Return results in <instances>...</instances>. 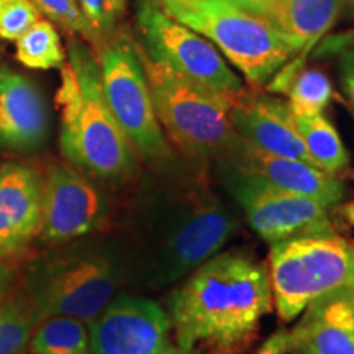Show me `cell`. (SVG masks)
Here are the masks:
<instances>
[{"mask_svg":"<svg viewBox=\"0 0 354 354\" xmlns=\"http://www.w3.org/2000/svg\"><path fill=\"white\" fill-rule=\"evenodd\" d=\"M272 307L268 266L241 251H220L172 292L167 315L179 346L240 354Z\"/></svg>","mask_w":354,"mask_h":354,"instance_id":"cell-1","label":"cell"},{"mask_svg":"<svg viewBox=\"0 0 354 354\" xmlns=\"http://www.w3.org/2000/svg\"><path fill=\"white\" fill-rule=\"evenodd\" d=\"M177 162L169 158L154 212L149 281L165 287L187 277L198 266L218 254L236 234V215L212 187L198 159Z\"/></svg>","mask_w":354,"mask_h":354,"instance_id":"cell-2","label":"cell"},{"mask_svg":"<svg viewBox=\"0 0 354 354\" xmlns=\"http://www.w3.org/2000/svg\"><path fill=\"white\" fill-rule=\"evenodd\" d=\"M56 102L59 149L69 165L110 183L135 174L136 151L105 100L99 63L84 39L73 38L68 44Z\"/></svg>","mask_w":354,"mask_h":354,"instance_id":"cell-3","label":"cell"},{"mask_svg":"<svg viewBox=\"0 0 354 354\" xmlns=\"http://www.w3.org/2000/svg\"><path fill=\"white\" fill-rule=\"evenodd\" d=\"M138 51L154 112L166 138L187 158L220 159L238 138L230 120L234 95L220 94L183 77L166 64L151 59L140 43Z\"/></svg>","mask_w":354,"mask_h":354,"instance_id":"cell-4","label":"cell"},{"mask_svg":"<svg viewBox=\"0 0 354 354\" xmlns=\"http://www.w3.org/2000/svg\"><path fill=\"white\" fill-rule=\"evenodd\" d=\"M122 266L109 248L76 245L37 261L26 279L39 318L71 317L91 323L115 297Z\"/></svg>","mask_w":354,"mask_h":354,"instance_id":"cell-5","label":"cell"},{"mask_svg":"<svg viewBox=\"0 0 354 354\" xmlns=\"http://www.w3.org/2000/svg\"><path fill=\"white\" fill-rule=\"evenodd\" d=\"M161 6L209 39L253 86L271 81L295 55L268 21L221 0H162Z\"/></svg>","mask_w":354,"mask_h":354,"instance_id":"cell-6","label":"cell"},{"mask_svg":"<svg viewBox=\"0 0 354 354\" xmlns=\"http://www.w3.org/2000/svg\"><path fill=\"white\" fill-rule=\"evenodd\" d=\"M274 307L292 322L317 299L354 289V243L338 234H308L269 245Z\"/></svg>","mask_w":354,"mask_h":354,"instance_id":"cell-7","label":"cell"},{"mask_svg":"<svg viewBox=\"0 0 354 354\" xmlns=\"http://www.w3.org/2000/svg\"><path fill=\"white\" fill-rule=\"evenodd\" d=\"M92 50L99 63L105 100L136 154L153 161L169 156L167 138L154 112L138 41L120 25Z\"/></svg>","mask_w":354,"mask_h":354,"instance_id":"cell-8","label":"cell"},{"mask_svg":"<svg viewBox=\"0 0 354 354\" xmlns=\"http://www.w3.org/2000/svg\"><path fill=\"white\" fill-rule=\"evenodd\" d=\"M136 28L146 55L183 77L225 95H238L245 88L214 44L169 15L159 0H140Z\"/></svg>","mask_w":354,"mask_h":354,"instance_id":"cell-9","label":"cell"},{"mask_svg":"<svg viewBox=\"0 0 354 354\" xmlns=\"http://www.w3.org/2000/svg\"><path fill=\"white\" fill-rule=\"evenodd\" d=\"M218 176L248 225L269 245L308 234L336 233L330 210L312 198L279 189L223 159H218Z\"/></svg>","mask_w":354,"mask_h":354,"instance_id":"cell-10","label":"cell"},{"mask_svg":"<svg viewBox=\"0 0 354 354\" xmlns=\"http://www.w3.org/2000/svg\"><path fill=\"white\" fill-rule=\"evenodd\" d=\"M165 308L146 297L120 294L88 323L94 354H159L171 343Z\"/></svg>","mask_w":354,"mask_h":354,"instance_id":"cell-11","label":"cell"},{"mask_svg":"<svg viewBox=\"0 0 354 354\" xmlns=\"http://www.w3.org/2000/svg\"><path fill=\"white\" fill-rule=\"evenodd\" d=\"M105 216V198L86 172L73 165L50 167L43 177V210L39 236L64 245L86 236Z\"/></svg>","mask_w":354,"mask_h":354,"instance_id":"cell-12","label":"cell"},{"mask_svg":"<svg viewBox=\"0 0 354 354\" xmlns=\"http://www.w3.org/2000/svg\"><path fill=\"white\" fill-rule=\"evenodd\" d=\"M51 131L50 109L32 79L0 64V151L32 154L44 148Z\"/></svg>","mask_w":354,"mask_h":354,"instance_id":"cell-13","label":"cell"},{"mask_svg":"<svg viewBox=\"0 0 354 354\" xmlns=\"http://www.w3.org/2000/svg\"><path fill=\"white\" fill-rule=\"evenodd\" d=\"M220 159L279 189L312 198L328 210L339 205L344 197V184L338 176L299 159L266 153L240 136Z\"/></svg>","mask_w":354,"mask_h":354,"instance_id":"cell-14","label":"cell"},{"mask_svg":"<svg viewBox=\"0 0 354 354\" xmlns=\"http://www.w3.org/2000/svg\"><path fill=\"white\" fill-rule=\"evenodd\" d=\"M230 120L236 135L256 148L312 165L286 100L243 88L234 95Z\"/></svg>","mask_w":354,"mask_h":354,"instance_id":"cell-15","label":"cell"},{"mask_svg":"<svg viewBox=\"0 0 354 354\" xmlns=\"http://www.w3.org/2000/svg\"><path fill=\"white\" fill-rule=\"evenodd\" d=\"M43 177L33 167L0 166V261L20 256L39 236Z\"/></svg>","mask_w":354,"mask_h":354,"instance_id":"cell-16","label":"cell"},{"mask_svg":"<svg viewBox=\"0 0 354 354\" xmlns=\"http://www.w3.org/2000/svg\"><path fill=\"white\" fill-rule=\"evenodd\" d=\"M344 0H272L254 15L268 21L282 38L290 44L292 50L302 53L294 61V66H284L277 71L271 91L286 92L290 79L300 71L304 57L310 48L335 25Z\"/></svg>","mask_w":354,"mask_h":354,"instance_id":"cell-17","label":"cell"},{"mask_svg":"<svg viewBox=\"0 0 354 354\" xmlns=\"http://www.w3.org/2000/svg\"><path fill=\"white\" fill-rule=\"evenodd\" d=\"M290 335L292 351L354 354V289L331 292L310 304Z\"/></svg>","mask_w":354,"mask_h":354,"instance_id":"cell-18","label":"cell"},{"mask_svg":"<svg viewBox=\"0 0 354 354\" xmlns=\"http://www.w3.org/2000/svg\"><path fill=\"white\" fill-rule=\"evenodd\" d=\"M292 115L312 165L331 176L343 174L349 166V154L328 118L323 113Z\"/></svg>","mask_w":354,"mask_h":354,"instance_id":"cell-19","label":"cell"},{"mask_svg":"<svg viewBox=\"0 0 354 354\" xmlns=\"http://www.w3.org/2000/svg\"><path fill=\"white\" fill-rule=\"evenodd\" d=\"M15 44L17 61L28 69H61L66 63V51L56 25L44 17L21 35Z\"/></svg>","mask_w":354,"mask_h":354,"instance_id":"cell-20","label":"cell"},{"mask_svg":"<svg viewBox=\"0 0 354 354\" xmlns=\"http://www.w3.org/2000/svg\"><path fill=\"white\" fill-rule=\"evenodd\" d=\"M35 354H79L88 349L86 323L71 317H48L38 323L32 336Z\"/></svg>","mask_w":354,"mask_h":354,"instance_id":"cell-21","label":"cell"},{"mask_svg":"<svg viewBox=\"0 0 354 354\" xmlns=\"http://www.w3.org/2000/svg\"><path fill=\"white\" fill-rule=\"evenodd\" d=\"M39 323L30 300L6 297L0 302V354H21Z\"/></svg>","mask_w":354,"mask_h":354,"instance_id":"cell-22","label":"cell"},{"mask_svg":"<svg viewBox=\"0 0 354 354\" xmlns=\"http://www.w3.org/2000/svg\"><path fill=\"white\" fill-rule=\"evenodd\" d=\"M287 104L297 115L323 113L333 99V86L326 74L318 69H300L286 88Z\"/></svg>","mask_w":354,"mask_h":354,"instance_id":"cell-23","label":"cell"},{"mask_svg":"<svg viewBox=\"0 0 354 354\" xmlns=\"http://www.w3.org/2000/svg\"><path fill=\"white\" fill-rule=\"evenodd\" d=\"M39 13L56 26L81 37L88 46L95 48L102 41L99 33L84 15L77 0H32Z\"/></svg>","mask_w":354,"mask_h":354,"instance_id":"cell-24","label":"cell"},{"mask_svg":"<svg viewBox=\"0 0 354 354\" xmlns=\"http://www.w3.org/2000/svg\"><path fill=\"white\" fill-rule=\"evenodd\" d=\"M41 17L32 0H0V39L15 43Z\"/></svg>","mask_w":354,"mask_h":354,"instance_id":"cell-25","label":"cell"},{"mask_svg":"<svg viewBox=\"0 0 354 354\" xmlns=\"http://www.w3.org/2000/svg\"><path fill=\"white\" fill-rule=\"evenodd\" d=\"M77 3L102 39L120 26L127 10V0H77Z\"/></svg>","mask_w":354,"mask_h":354,"instance_id":"cell-26","label":"cell"},{"mask_svg":"<svg viewBox=\"0 0 354 354\" xmlns=\"http://www.w3.org/2000/svg\"><path fill=\"white\" fill-rule=\"evenodd\" d=\"M339 77H342V86L348 97L349 107L354 113V46L343 53L342 63H339Z\"/></svg>","mask_w":354,"mask_h":354,"instance_id":"cell-27","label":"cell"},{"mask_svg":"<svg viewBox=\"0 0 354 354\" xmlns=\"http://www.w3.org/2000/svg\"><path fill=\"white\" fill-rule=\"evenodd\" d=\"M292 353L290 330H279L269 336L254 354H289Z\"/></svg>","mask_w":354,"mask_h":354,"instance_id":"cell-28","label":"cell"},{"mask_svg":"<svg viewBox=\"0 0 354 354\" xmlns=\"http://www.w3.org/2000/svg\"><path fill=\"white\" fill-rule=\"evenodd\" d=\"M221 2H227V3H230V6L241 8V10H245V12L256 13V12H259L263 7L268 6L269 2H272V0H221Z\"/></svg>","mask_w":354,"mask_h":354,"instance_id":"cell-29","label":"cell"},{"mask_svg":"<svg viewBox=\"0 0 354 354\" xmlns=\"http://www.w3.org/2000/svg\"><path fill=\"white\" fill-rule=\"evenodd\" d=\"M12 284V271L0 261V302L7 297V292Z\"/></svg>","mask_w":354,"mask_h":354,"instance_id":"cell-30","label":"cell"},{"mask_svg":"<svg viewBox=\"0 0 354 354\" xmlns=\"http://www.w3.org/2000/svg\"><path fill=\"white\" fill-rule=\"evenodd\" d=\"M159 354H203V353L196 351V349L183 348V346H179V344H176V343H169Z\"/></svg>","mask_w":354,"mask_h":354,"instance_id":"cell-31","label":"cell"},{"mask_svg":"<svg viewBox=\"0 0 354 354\" xmlns=\"http://www.w3.org/2000/svg\"><path fill=\"white\" fill-rule=\"evenodd\" d=\"M339 214H342L343 218L354 228V201L343 203V205L339 207Z\"/></svg>","mask_w":354,"mask_h":354,"instance_id":"cell-32","label":"cell"},{"mask_svg":"<svg viewBox=\"0 0 354 354\" xmlns=\"http://www.w3.org/2000/svg\"><path fill=\"white\" fill-rule=\"evenodd\" d=\"M294 354H312L308 351V349H304V348H299V349H294V351H292Z\"/></svg>","mask_w":354,"mask_h":354,"instance_id":"cell-33","label":"cell"},{"mask_svg":"<svg viewBox=\"0 0 354 354\" xmlns=\"http://www.w3.org/2000/svg\"><path fill=\"white\" fill-rule=\"evenodd\" d=\"M79 354H87V353H79Z\"/></svg>","mask_w":354,"mask_h":354,"instance_id":"cell-34","label":"cell"},{"mask_svg":"<svg viewBox=\"0 0 354 354\" xmlns=\"http://www.w3.org/2000/svg\"><path fill=\"white\" fill-rule=\"evenodd\" d=\"M351 2H353V3H354V0H351Z\"/></svg>","mask_w":354,"mask_h":354,"instance_id":"cell-35","label":"cell"},{"mask_svg":"<svg viewBox=\"0 0 354 354\" xmlns=\"http://www.w3.org/2000/svg\"><path fill=\"white\" fill-rule=\"evenodd\" d=\"M159 2H162V0H159Z\"/></svg>","mask_w":354,"mask_h":354,"instance_id":"cell-36","label":"cell"}]
</instances>
